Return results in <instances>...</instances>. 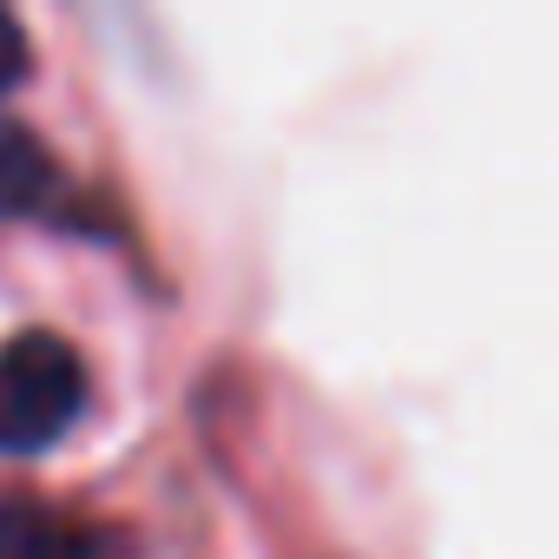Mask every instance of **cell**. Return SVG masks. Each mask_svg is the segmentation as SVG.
<instances>
[{
    "mask_svg": "<svg viewBox=\"0 0 559 559\" xmlns=\"http://www.w3.org/2000/svg\"><path fill=\"white\" fill-rule=\"evenodd\" d=\"M0 559H93V539L34 500H0Z\"/></svg>",
    "mask_w": 559,
    "mask_h": 559,
    "instance_id": "obj_3",
    "label": "cell"
},
{
    "mask_svg": "<svg viewBox=\"0 0 559 559\" xmlns=\"http://www.w3.org/2000/svg\"><path fill=\"white\" fill-rule=\"evenodd\" d=\"M53 191H60L53 152H47L21 119L0 112V217H27V211H40Z\"/></svg>",
    "mask_w": 559,
    "mask_h": 559,
    "instance_id": "obj_2",
    "label": "cell"
},
{
    "mask_svg": "<svg viewBox=\"0 0 559 559\" xmlns=\"http://www.w3.org/2000/svg\"><path fill=\"white\" fill-rule=\"evenodd\" d=\"M86 408V362L67 336L27 330L0 343V454H47Z\"/></svg>",
    "mask_w": 559,
    "mask_h": 559,
    "instance_id": "obj_1",
    "label": "cell"
},
{
    "mask_svg": "<svg viewBox=\"0 0 559 559\" xmlns=\"http://www.w3.org/2000/svg\"><path fill=\"white\" fill-rule=\"evenodd\" d=\"M27 80V34L14 14H0V93H14Z\"/></svg>",
    "mask_w": 559,
    "mask_h": 559,
    "instance_id": "obj_4",
    "label": "cell"
}]
</instances>
